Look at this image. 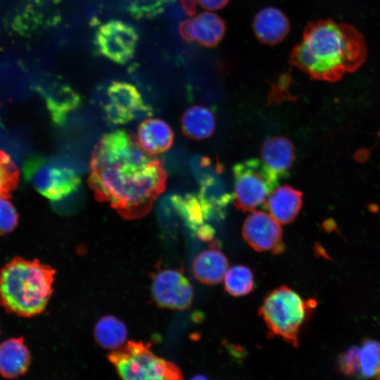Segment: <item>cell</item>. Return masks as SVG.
Segmentation results:
<instances>
[{
  "mask_svg": "<svg viewBox=\"0 0 380 380\" xmlns=\"http://www.w3.org/2000/svg\"><path fill=\"white\" fill-rule=\"evenodd\" d=\"M24 177L48 199L57 201L75 192L80 176L72 167L42 155L28 156L23 164Z\"/></svg>",
  "mask_w": 380,
  "mask_h": 380,
  "instance_id": "cell-6",
  "label": "cell"
},
{
  "mask_svg": "<svg viewBox=\"0 0 380 380\" xmlns=\"http://www.w3.org/2000/svg\"><path fill=\"white\" fill-rule=\"evenodd\" d=\"M367 56L366 42L354 26L331 19L309 23L289 62L312 79L334 82L357 70Z\"/></svg>",
  "mask_w": 380,
  "mask_h": 380,
  "instance_id": "cell-2",
  "label": "cell"
},
{
  "mask_svg": "<svg viewBox=\"0 0 380 380\" xmlns=\"http://www.w3.org/2000/svg\"><path fill=\"white\" fill-rule=\"evenodd\" d=\"M102 107L106 120L117 125L153 114V108L144 101L137 88L126 82L110 84Z\"/></svg>",
  "mask_w": 380,
  "mask_h": 380,
  "instance_id": "cell-8",
  "label": "cell"
},
{
  "mask_svg": "<svg viewBox=\"0 0 380 380\" xmlns=\"http://www.w3.org/2000/svg\"><path fill=\"white\" fill-rule=\"evenodd\" d=\"M280 224L270 213L254 211L246 218L242 235L254 250L279 253L284 249Z\"/></svg>",
  "mask_w": 380,
  "mask_h": 380,
  "instance_id": "cell-12",
  "label": "cell"
},
{
  "mask_svg": "<svg viewBox=\"0 0 380 380\" xmlns=\"http://www.w3.org/2000/svg\"><path fill=\"white\" fill-rule=\"evenodd\" d=\"M303 204L301 191L289 185L275 188L270 194L264 207L280 224L292 222Z\"/></svg>",
  "mask_w": 380,
  "mask_h": 380,
  "instance_id": "cell-15",
  "label": "cell"
},
{
  "mask_svg": "<svg viewBox=\"0 0 380 380\" xmlns=\"http://www.w3.org/2000/svg\"><path fill=\"white\" fill-rule=\"evenodd\" d=\"M43 95L51 120L58 125H63L70 113L82 103L80 95L63 82H54Z\"/></svg>",
  "mask_w": 380,
  "mask_h": 380,
  "instance_id": "cell-16",
  "label": "cell"
},
{
  "mask_svg": "<svg viewBox=\"0 0 380 380\" xmlns=\"http://www.w3.org/2000/svg\"><path fill=\"white\" fill-rule=\"evenodd\" d=\"M202 8L211 11L223 8L229 0H196Z\"/></svg>",
  "mask_w": 380,
  "mask_h": 380,
  "instance_id": "cell-28",
  "label": "cell"
},
{
  "mask_svg": "<svg viewBox=\"0 0 380 380\" xmlns=\"http://www.w3.org/2000/svg\"><path fill=\"white\" fill-rule=\"evenodd\" d=\"M171 200L175 210L183 217L189 227L196 232L201 227L206 224L205 221L212 215L215 213L222 214L201 193L196 195H174Z\"/></svg>",
  "mask_w": 380,
  "mask_h": 380,
  "instance_id": "cell-17",
  "label": "cell"
},
{
  "mask_svg": "<svg viewBox=\"0 0 380 380\" xmlns=\"http://www.w3.org/2000/svg\"><path fill=\"white\" fill-rule=\"evenodd\" d=\"M134 134L117 129L105 134L90 158L88 184L94 197L125 220L146 215L165 191L162 161L149 156Z\"/></svg>",
  "mask_w": 380,
  "mask_h": 380,
  "instance_id": "cell-1",
  "label": "cell"
},
{
  "mask_svg": "<svg viewBox=\"0 0 380 380\" xmlns=\"http://www.w3.org/2000/svg\"><path fill=\"white\" fill-rule=\"evenodd\" d=\"M180 5L187 15L192 17L196 15V0H179Z\"/></svg>",
  "mask_w": 380,
  "mask_h": 380,
  "instance_id": "cell-29",
  "label": "cell"
},
{
  "mask_svg": "<svg viewBox=\"0 0 380 380\" xmlns=\"http://www.w3.org/2000/svg\"><path fill=\"white\" fill-rule=\"evenodd\" d=\"M228 267L226 256L217 249L210 248L203 251L195 258L192 272L198 281L216 284L224 279Z\"/></svg>",
  "mask_w": 380,
  "mask_h": 380,
  "instance_id": "cell-21",
  "label": "cell"
},
{
  "mask_svg": "<svg viewBox=\"0 0 380 380\" xmlns=\"http://www.w3.org/2000/svg\"><path fill=\"white\" fill-rule=\"evenodd\" d=\"M30 358L22 337L4 341L0 343V374L5 378L24 374L28 369Z\"/></svg>",
  "mask_w": 380,
  "mask_h": 380,
  "instance_id": "cell-20",
  "label": "cell"
},
{
  "mask_svg": "<svg viewBox=\"0 0 380 380\" xmlns=\"http://www.w3.org/2000/svg\"><path fill=\"white\" fill-rule=\"evenodd\" d=\"M139 42L137 31L128 23L110 20L99 27L94 38L98 53L118 64L127 63Z\"/></svg>",
  "mask_w": 380,
  "mask_h": 380,
  "instance_id": "cell-9",
  "label": "cell"
},
{
  "mask_svg": "<svg viewBox=\"0 0 380 380\" xmlns=\"http://www.w3.org/2000/svg\"><path fill=\"white\" fill-rule=\"evenodd\" d=\"M233 174L232 200L236 208L241 211H253L265 206L279 179L262 160L256 158L236 163Z\"/></svg>",
  "mask_w": 380,
  "mask_h": 380,
  "instance_id": "cell-7",
  "label": "cell"
},
{
  "mask_svg": "<svg viewBox=\"0 0 380 380\" xmlns=\"http://www.w3.org/2000/svg\"><path fill=\"white\" fill-rule=\"evenodd\" d=\"M55 274L38 260L13 258L0 271V305L24 317L42 312L51 296Z\"/></svg>",
  "mask_w": 380,
  "mask_h": 380,
  "instance_id": "cell-3",
  "label": "cell"
},
{
  "mask_svg": "<svg viewBox=\"0 0 380 380\" xmlns=\"http://www.w3.org/2000/svg\"><path fill=\"white\" fill-rule=\"evenodd\" d=\"M252 27L260 42L272 46L279 44L286 38L290 30V23L280 9L268 6L255 14Z\"/></svg>",
  "mask_w": 380,
  "mask_h": 380,
  "instance_id": "cell-14",
  "label": "cell"
},
{
  "mask_svg": "<svg viewBox=\"0 0 380 380\" xmlns=\"http://www.w3.org/2000/svg\"><path fill=\"white\" fill-rule=\"evenodd\" d=\"M227 30L224 21L217 14L205 11L183 21L179 26L180 36L187 42L212 48L218 45Z\"/></svg>",
  "mask_w": 380,
  "mask_h": 380,
  "instance_id": "cell-13",
  "label": "cell"
},
{
  "mask_svg": "<svg viewBox=\"0 0 380 380\" xmlns=\"http://www.w3.org/2000/svg\"><path fill=\"white\" fill-rule=\"evenodd\" d=\"M152 296L162 308L183 310L193 301V288L188 279L176 270L166 269L157 272L152 279Z\"/></svg>",
  "mask_w": 380,
  "mask_h": 380,
  "instance_id": "cell-10",
  "label": "cell"
},
{
  "mask_svg": "<svg viewBox=\"0 0 380 380\" xmlns=\"http://www.w3.org/2000/svg\"><path fill=\"white\" fill-rule=\"evenodd\" d=\"M261 158L279 178L286 177L295 160L293 145L284 137L269 138L262 144Z\"/></svg>",
  "mask_w": 380,
  "mask_h": 380,
  "instance_id": "cell-19",
  "label": "cell"
},
{
  "mask_svg": "<svg viewBox=\"0 0 380 380\" xmlns=\"http://www.w3.org/2000/svg\"><path fill=\"white\" fill-rule=\"evenodd\" d=\"M315 305V300H305L293 289L282 286L265 297L259 315L272 334L296 347L301 327Z\"/></svg>",
  "mask_w": 380,
  "mask_h": 380,
  "instance_id": "cell-4",
  "label": "cell"
},
{
  "mask_svg": "<svg viewBox=\"0 0 380 380\" xmlns=\"http://www.w3.org/2000/svg\"><path fill=\"white\" fill-rule=\"evenodd\" d=\"M183 134L194 140H201L210 137L215 127V119L207 107L195 105L187 108L181 120Z\"/></svg>",
  "mask_w": 380,
  "mask_h": 380,
  "instance_id": "cell-22",
  "label": "cell"
},
{
  "mask_svg": "<svg viewBox=\"0 0 380 380\" xmlns=\"http://www.w3.org/2000/svg\"><path fill=\"white\" fill-rule=\"evenodd\" d=\"M18 215L8 198L0 196V235L11 232L17 226Z\"/></svg>",
  "mask_w": 380,
  "mask_h": 380,
  "instance_id": "cell-27",
  "label": "cell"
},
{
  "mask_svg": "<svg viewBox=\"0 0 380 380\" xmlns=\"http://www.w3.org/2000/svg\"><path fill=\"white\" fill-rule=\"evenodd\" d=\"M109 361L119 376L126 380L182 379V373L173 362L155 355L149 343L129 341L108 354Z\"/></svg>",
  "mask_w": 380,
  "mask_h": 380,
  "instance_id": "cell-5",
  "label": "cell"
},
{
  "mask_svg": "<svg viewBox=\"0 0 380 380\" xmlns=\"http://www.w3.org/2000/svg\"><path fill=\"white\" fill-rule=\"evenodd\" d=\"M18 182V167L10 156L0 150V196L8 198Z\"/></svg>",
  "mask_w": 380,
  "mask_h": 380,
  "instance_id": "cell-25",
  "label": "cell"
},
{
  "mask_svg": "<svg viewBox=\"0 0 380 380\" xmlns=\"http://www.w3.org/2000/svg\"><path fill=\"white\" fill-rule=\"evenodd\" d=\"M338 367L348 376L380 379V342L367 339L350 347L338 357Z\"/></svg>",
  "mask_w": 380,
  "mask_h": 380,
  "instance_id": "cell-11",
  "label": "cell"
},
{
  "mask_svg": "<svg viewBox=\"0 0 380 380\" xmlns=\"http://www.w3.org/2000/svg\"><path fill=\"white\" fill-rule=\"evenodd\" d=\"M224 288L232 296H242L249 293L253 287L251 270L243 265H235L227 271L224 277Z\"/></svg>",
  "mask_w": 380,
  "mask_h": 380,
  "instance_id": "cell-24",
  "label": "cell"
},
{
  "mask_svg": "<svg viewBox=\"0 0 380 380\" xmlns=\"http://www.w3.org/2000/svg\"><path fill=\"white\" fill-rule=\"evenodd\" d=\"M175 0H127V10L136 18H148L160 13Z\"/></svg>",
  "mask_w": 380,
  "mask_h": 380,
  "instance_id": "cell-26",
  "label": "cell"
},
{
  "mask_svg": "<svg viewBox=\"0 0 380 380\" xmlns=\"http://www.w3.org/2000/svg\"><path fill=\"white\" fill-rule=\"evenodd\" d=\"M94 334L100 346L113 350L125 343L127 329L125 324L118 318L107 315L96 322Z\"/></svg>",
  "mask_w": 380,
  "mask_h": 380,
  "instance_id": "cell-23",
  "label": "cell"
},
{
  "mask_svg": "<svg viewBox=\"0 0 380 380\" xmlns=\"http://www.w3.org/2000/svg\"><path fill=\"white\" fill-rule=\"evenodd\" d=\"M137 140L146 153L158 155L170 148L174 133L170 126L161 119L147 118L138 127Z\"/></svg>",
  "mask_w": 380,
  "mask_h": 380,
  "instance_id": "cell-18",
  "label": "cell"
}]
</instances>
